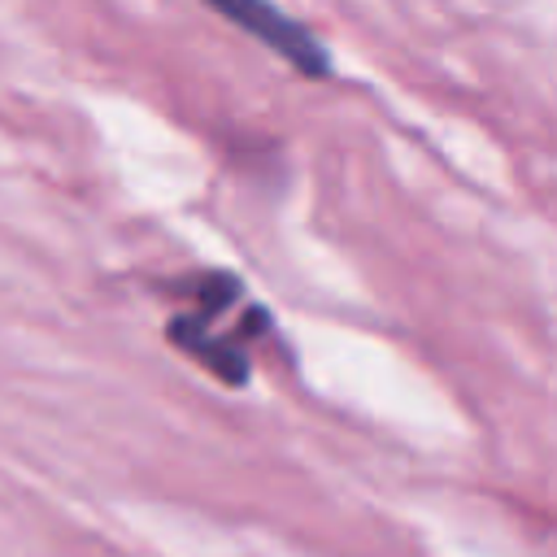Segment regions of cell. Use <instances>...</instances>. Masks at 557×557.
I'll return each instance as SVG.
<instances>
[{
  "instance_id": "cell-2",
  "label": "cell",
  "mask_w": 557,
  "mask_h": 557,
  "mask_svg": "<svg viewBox=\"0 0 557 557\" xmlns=\"http://www.w3.org/2000/svg\"><path fill=\"white\" fill-rule=\"evenodd\" d=\"M170 344H178L187 357H196L222 383H231V387L248 383V352L239 348V335L213 331V322L205 313H178V318H170Z\"/></svg>"
},
{
  "instance_id": "cell-1",
  "label": "cell",
  "mask_w": 557,
  "mask_h": 557,
  "mask_svg": "<svg viewBox=\"0 0 557 557\" xmlns=\"http://www.w3.org/2000/svg\"><path fill=\"white\" fill-rule=\"evenodd\" d=\"M205 4L218 9L244 35H252L257 44H265L274 57H283L296 74H305V78H331L335 74L326 44L313 30H305L292 13H283L274 0H205Z\"/></svg>"
}]
</instances>
